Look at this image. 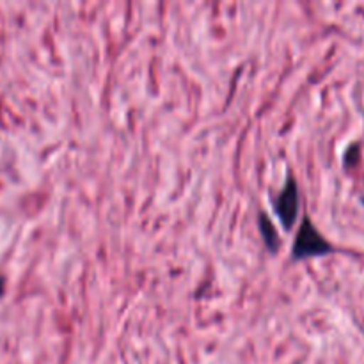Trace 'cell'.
<instances>
[{
  "mask_svg": "<svg viewBox=\"0 0 364 364\" xmlns=\"http://www.w3.org/2000/svg\"><path fill=\"white\" fill-rule=\"evenodd\" d=\"M331 252H334L333 244L320 233L311 217H302L297 233H295L294 245H291V259L302 262V259L318 258V256L331 255Z\"/></svg>",
  "mask_w": 364,
  "mask_h": 364,
  "instance_id": "obj_1",
  "label": "cell"
},
{
  "mask_svg": "<svg viewBox=\"0 0 364 364\" xmlns=\"http://www.w3.org/2000/svg\"><path fill=\"white\" fill-rule=\"evenodd\" d=\"M272 210L279 219L284 231L294 230L301 213V188L294 174H288L284 185L276 196H272Z\"/></svg>",
  "mask_w": 364,
  "mask_h": 364,
  "instance_id": "obj_2",
  "label": "cell"
},
{
  "mask_svg": "<svg viewBox=\"0 0 364 364\" xmlns=\"http://www.w3.org/2000/svg\"><path fill=\"white\" fill-rule=\"evenodd\" d=\"M258 230L259 235H262V240L265 244V249L270 252V255H276L281 247V237L277 228L274 226L272 219L267 215L263 210H259L258 213Z\"/></svg>",
  "mask_w": 364,
  "mask_h": 364,
  "instance_id": "obj_3",
  "label": "cell"
},
{
  "mask_svg": "<svg viewBox=\"0 0 364 364\" xmlns=\"http://www.w3.org/2000/svg\"><path fill=\"white\" fill-rule=\"evenodd\" d=\"M359 151H361V146H359L358 142H354L352 146H348V149L345 151V159H343L345 167H354L355 164L359 162Z\"/></svg>",
  "mask_w": 364,
  "mask_h": 364,
  "instance_id": "obj_4",
  "label": "cell"
},
{
  "mask_svg": "<svg viewBox=\"0 0 364 364\" xmlns=\"http://www.w3.org/2000/svg\"><path fill=\"white\" fill-rule=\"evenodd\" d=\"M4 294H6V277L0 274V299L4 297Z\"/></svg>",
  "mask_w": 364,
  "mask_h": 364,
  "instance_id": "obj_5",
  "label": "cell"
},
{
  "mask_svg": "<svg viewBox=\"0 0 364 364\" xmlns=\"http://www.w3.org/2000/svg\"><path fill=\"white\" fill-rule=\"evenodd\" d=\"M361 203H363V205H364V196H363V198H361Z\"/></svg>",
  "mask_w": 364,
  "mask_h": 364,
  "instance_id": "obj_6",
  "label": "cell"
}]
</instances>
